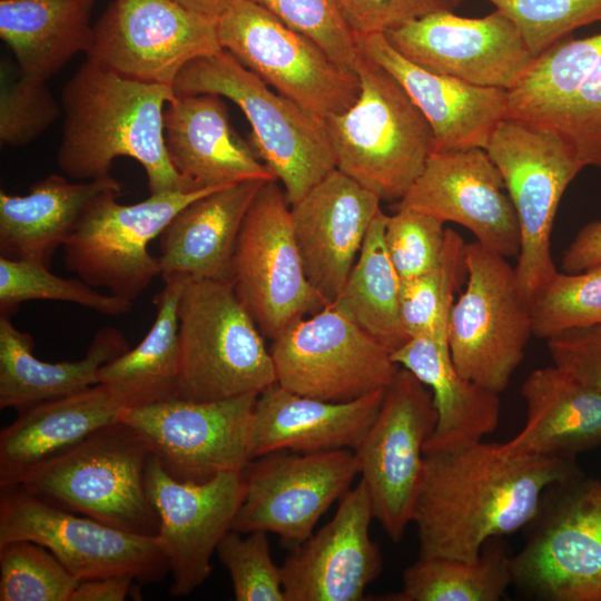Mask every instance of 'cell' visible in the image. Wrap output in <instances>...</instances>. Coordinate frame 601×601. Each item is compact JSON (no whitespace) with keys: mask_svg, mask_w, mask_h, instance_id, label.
Masks as SVG:
<instances>
[{"mask_svg":"<svg viewBox=\"0 0 601 601\" xmlns=\"http://www.w3.org/2000/svg\"><path fill=\"white\" fill-rule=\"evenodd\" d=\"M511 558L512 585L541 601H601V480L548 485Z\"/></svg>","mask_w":601,"mask_h":601,"instance_id":"obj_7","label":"cell"},{"mask_svg":"<svg viewBox=\"0 0 601 601\" xmlns=\"http://www.w3.org/2000/svg\"><path fill=\"white\" fill-rule=\"evenodd\" d=\"M307 36L334 60L354 69L359 56L355 29L337 0H249Z\"/></svg>","mask_w":601,"mask_h":601,"instance_id":"obj_43","label":"cell"},{"mask_svg":"<svg viewBox=\"0 0 601 601\" xmlns=\"http://www.w3.org/2000/svg\"><path fill=\"white\" fill-rule=\"evenodd\" d=\"M518 28L533 57L601 21V0H487Z\"/></svg>","mask_w":601,"mask_h":601,"instance_id":"obj_42","label":"cell"},{"mask_svg":"<svg viewBox=\"0 0 601 601\" xmlns=\"http://www.w3.org/2000/svg\"><path fill=\"white\" fill-rule=\"evenodd\" d=\"M387 217L382 209L375 215L346 283L329 306L393 353L410 338L400 317L401 278L384 240Z\"/></svg>","mask_w":601,"mask_h":601,"instance_id":"obj_35","label":"cell"},{"mask_svg":"<svg viewBox=\"0 0 601 601\" xmlns=\"http://www.w3.org/2000/svg\"><path fill=\"white\" fill-rule=\"evenodd\" d=\"M47 81L20 75L0 92V144L24 146L51 126L62 111Z\"/></svg>","mask_w":601,"mask_h":601,"instance_id":"obj_46","label":"cell"},{"mask_svg":"<svg viewBox=\"0 0 601 601\" xmlns=\"http://www.w3.org/2000/svg\"><path fill=\"white\" fill-rule=\"evenodd\" d=\"M601 264V219L585 224L563 253L561 268L578 273Z\"/></svg>","mask_w":601,"mask_h":601,"instance_id":"obj_50","label":"cell"},{"mask_svg":"<svg viewBox=\"0 0 601 601\" xmlns=\"http://www.w3.org/2000/svg\"><path fill=\"white\" fill-rule=\"evenodd\" d=\"M466 278V243L459 233L446 228L439 265L421 276L401 280L400 317L406 336L447 339L454 296Z\"/></svg>","mask_w":601,"mask_h":601,"instance_id":"obj_38","label":"cell"},{"mask_svg":"<svg viewBox=\"0 0 601 601\" xmlns=\"http://www.w3.org/2000/svg\"><path fill=\"white\" fill-rule=\"evenodd\" d=\"M466 265L465 289L449 317L451 359L463 377L500 394L533 336L530 307L506 257L474 240L466 244Z\"/></svg>","mask_w":601,"mask_h":601,"instance_id":"obj_9","label":"cell"},{"mask_svg":"<svg viewBox=\"0 0 601 601\" xmlns=\"http://www.w3.org/2000/svg\"><path fill=\"white\" fill-rule=\"evenodd\" d=\"M339 6L342 7L347 20L349 21L351 12H352V0H337Z\"/></svg>","mask_w":601,"mask_h":601,"instance_id":"obj_53","label":"cell"},{"mask_svg":"<svg viewBox=\"0 0 601 601\" xmlns=\"http://www.w3.org/2000/svg\"><path fill=\"white\" fill-rule=\"evenodd\" d=\"M242 533L229 530L218 543L216 553L227 569L237 601H286L280 566L269 552L267 532Z\"/></svg>","mask_w":601,"mask_h":601,"instance_id":"obj_44","label":"cell"},{"mask_svg":"<svg viewBox=\"0 0 601 601\" xmlns=\"http://www.w3.org/2000/svg\"><path fill=\"white\" fill-rule=\"evenodd\" d=\"M512 554L502 536L487 540L477 559L418 558L405 569L401 591L387 601H499L512 585Z\"/></svg>","mask_w":601,"mask_h":601,"instance_id":"obj_37","label":"cell"},{"mask_svg":"<svg viewBox=\"0 0 601 601\" xmlns=\"http://www.w3.org/2000/svg\"><path fill=\"white\" fill-rule=\"evenodd\" d=\"M485 150L518 216L521 247L514 269L530 307L558 272L551 252L555 214L565 189L584 167L558 134L510 118L499 122Z\"/></svg>","mask_w":601,"mask_h":601,"instance_id":"obj_8","label":"cell"},{"mask_svg":"<svg viewBox=\"0 0 601 601\" xmlns=\"http://www.w3.org/2000/svg\"><path fill=\"white\" fill-rule=\"evenodd\" d=\"M231 282L186 278L178 304V397L214 402L276 383L270 351Z\"/></svg>","mask_w":601,"mask_h":601,"instance_id":"obj_6","label":"cell"},{"mask_svg":"<svg viewBox=\"0 0 601 601\" xmlns=\"http://www.w3.org/2000/svg\"><path fill=\"white\" fill-rule=\"evenodd\" d=\"M445 231L444 221L415 209L397 207L387 217L385 246L401 280L421 276L439 265Z\"/></svg>","mask_w":601,"mask_h":601,"instance_id":"obj_45","label":"cell"},{"mask_svg":"<svg viewBox=\"0 0 601 601\" xmlns=\"http://www.w3.org/2000/svg\"><path fill=\"white\" fill-rule=\"evenodd\" d=\"M545 130L562 137L583 167L601 171V52L575 97Z\"/></svg>","mask_w":601,"mask_h":601,"instance_id":"obj_47","label":"cell"},{"mask_svg":"<svg viewBox=\"0 0 601 601\" xmlns=\"http://www.w3.org/2000/svg\"><path fill=\"white\" fill-rule=\"evenodd\" d=\"M186 278H164V288L154 297L156 317L145 338L100 368L99 383L125 408L178 397V304Z\"/></svg>","mask_w":601,"mask_h":601,"instance_id":"obj_34","label":"cell"},{"mask_svg":"<svg viewBox=\"0 0 601 601\" xmlns=\"http://www.w3.org/2000/svg\"><path fill=\"white\" fill-rule=\"evenodd\" d=\"M384 35L420 67L482 87L510 90L535 59L518 28L499 10L482 18L436 11Z\"/></svg>","mask_w":601,"mask_h":601,"instance_id":"obj_19","label":"cell"},{"mask_svg":"<svg viewBox=\"0 0 601 601\" xmlns=\"http://www.w3.org/2000/svg\"><path fill=\"white\" fill-rule=\"evenodd\" d=\"M601 52V32L563 39L532 62L508 90L505 118L548 129L575 97Z\"/></svg>","mask_w":601,"mask_h":601,"instance_id":"obj_36","label":"cell"},{"mask_svg":"<svg viewBox=\"0 0 601 601\" xmlns=\"http://www.w3.org/2000/svg\"><path fill=\"white\" fill-rule=\"evenodd\" d=\"M580 472L577 460L508 455L482 440L424 447L412 518L418 558L477 559L487 540L525 526L548 485Z\"/></svg>","mask_w":601,"mask_h":601,"instance_id":"obj_1","label":"cell"},{"mask_svg":"<svg viewBox=\"0 0 601 601\" xmlns=\"http://www.w3.org/2000/svg\"><path fill=\"white\" fill-rule=\"evenodd\" d=\"M221 49L216 21L174 0H112L93 26L87 58L173 87L189 62Z\"/></svg>","mask_w":601,"mask_h":601,"instance_id":"obj_18","label":"cell"},{"mask_svg":"<svg viewBox=\"0 0 601 601\" xmlns=\"http://www.w3.org/2000/svg\"><path fill=\"white\" fill-rule=\"evenodd\" d=\"M358 473L355 453L348 449L279 450L257 456L243 471L245 495L231 530L272 532L298 544L313 534L319 518Z\"/></svg>","mask_w":601,"mask_h":601,"instance_id":"obj_17","label":"cell"},{"mask_svg":"<svg viewBox=\"0 0 601 601\" xmlns=\"http://www.w3.org/2000/svg\"><path fill=\"white\" fill-rule=\"evenodd\" d=\"M173 87L121 75L87 60L61 95L63 130L59 168L78 180L110 176L119 157L138 161L150 195L194 188L171 165L164 138V112L176 98Z\"/></svg>","mask_w":601,"mask_h":601,"instance_id":"obj_2","label":"cell"},{"mask_svg":"<svg viewBox=\"0 0 601 601\" xmlns=\"http://www.w3.org/2000/svg\"><path fill=\"white\" fill-rule=\"evenodd\" d=\"M354 70L357 98L324 120L336 168L381 200L400 201L433 151L432 128L401 83L361 49Z\"/></svg>","mask_w":601,"mask_h":601,"instance_id":"obj_3","label":"cell"},{"mask_svg":"<svg viewBox=\"0 0 601 601\" xmlns=\"http://www.w3.org/2000/svg\"><path fill=\"white\" fill-rule=\"evenodd\" d=\"M111 175L70 183L59 175L36 181L26 195L0 191V256L49 266L87 209L104 193L121 190Z\"/></svg>","mask_w":601,"mask_h":601,"instance_id":"obj_30","label":"cell"},{"mask_svg":"<svg viewBox=\"0 0 601 601\" xmlns=\"http://www.w3.org/2000/svg\"><path fill=\"white\" fill-rule=\"evenodd\" d=\"M42 299L69 302L112 316L132 308V302L98 293L80 278H62L45 265L0 256L1 315L10 316L21 303Z\"/></svg>","mask_w":601,"mask_h":601,"instance_id":"obj_39","label":"cell"},{"mask_svg":"<svg viewBox=\"0 0 601 601\" xmlns=\"http://www.w3.org/2000/svg\"><path fill=\"white\" fill-rule=\"evenodd\" d=\"M504 190L502 175L485 149L433 151L397 207L459 224L482 246L518 257L520 227Z\"/></svg>","mask_w":601,"mask_h":601,"instance_id":"obj_21","label":"cell"},{"mask_svg":"<svg viewBox=\"0 0 601 601\" xmlns=\"http://www.w3.org/2000/svg\"><path fill=\"white\" fill-rule=\"evenodd\" d=\"M546 345L553 365L601 393V325L564 331Z\"/></svg>","mask_w":601,"mask_h":601,"instance_id":"obj_48","label":"cell"},{"mask_svg":"<svg viewBox=\"0 0 601 601\" xmlns=\"http://www.w3.org/2000/svg\"><path fill=\"white\" fill-rule=\"evenodd\" d=\"M381 201L336 168L290 206L306 277L328 306L342 292Z\"/></svg>","mask_w":601,"mask_h":601,"instance_id":"obj_23","label":"cell"},{"mask_svg":"<svg viewBox=\"0 0 601 601\" xmlns=\"http://www.w3.org/2000/svg\"><path fill=\"white\" fill-rule=\"evenodd\" d=\"M33 338L0 316V408L18 412L99 384L100 368L129 349L115 327L100 328L79 361L50 363L33 354Z\"/></svg>","mask_w":601,"mask_h":601,"instance_id":"obj_32","label":"cell"},{"mask_svg":"<svg viewBox=\"0 0 601 601\" xmlns=\"http://www.w3.org/2000/svg\"><path fill=\"white\" fill-rule=\"evenodd\" d=\"M173 88L176 95L213 93L237 105L250 125V145L290 206L336 169L325 121L272 90L225 49L189 62Z\"/></svg>","mask_w":601,"mask_h":601,"instance_id":"obj_5","label":"cell"},{"mask_svg":"<svg viewBox=\"0 0 601 601\" xmlns=\"http://www.w3.org/2000/svg\"><path fill=\"white\" fill-rule=\"evenodd\" d=\"M136 579L128 573L110 574L79 581L71 601H124Z\"/></svg>","mask_w":601,"mask_h":601,"instance_id":"obj_51","label":"cell"},{"mask_svg":"<svg viewBox=\"0 0 601 601\" xmlns=\"http://www.w3.org/2000/svg\"><path fill=\"white\" fill-rule=\"evenodd\" d=\"M374 519L363 481L342 497L333 519L296 544L280 566L286 601H361L382 571L370 538Z\"/></svg>","mask_w":601,"mask_h":601,"instance_id":"obj_22","label":"cell"},{"mask_svg":"<svg viewBox=\"0 0 601 601\" xmlns=\"http://www.w3.org/2000/svg\"><path fill=\"white\" fill-rule=\"evenodd\" d=\"M436 421L431 391L400 366L385 390L377 416L354 450L374 519L395 543L412 523L424 445Z\"/></svg>","mask_w":601,"mask_h":601,"instance_id":"obj_15","label":"cell"},{"mask_svg":"<svg viewBox=\"0 0 601 601\" xmlns=\"http://www.w3.org/2000/svg\"><path fill=\"white\" fill-rule=\"evenodd\" d=\"M392 359L432 393L437 421L424 447H454L481 441L499 425V393L463 377L454 367L447 339L417 336L394 351Z\"/></svg>","mask_w":601,"mask_h":601,"instance_id":"obj_31","label":"cell"},{"mask_svg":"<svg viewBox=\"0 0 601 601\" xmlns=\"http://www.w3.org/2000/svg\"><path fill=\"white\" fill-rule=\"evenodd\" d=\"M532 334L549 339L564 331L601 325V264L556 272L530 304Z\"/></svg>","mask_w":601,"mask_h":601,"instance_id":"obj_40","label":"cell"},{"mask_svg":"<svg viewBox=\"0 0 601 601\" xmlns=\"http://www.w3.org/2000/svg\"><path fill=\"white\" fill-rule=\"evenodd\" d=\"M221 187L155 194L132 205L117 201L121 190L104 193L63 244L66 268L93 288L134 302L161 275L149 243L186 205Z\"/></svg>","mask_w":601,"mask_h":601,"instance_id":"obj_12","label":"cell"},{"mask_svg":"<svg viewBox=\"0 0 601 601\" xmlns=\"http://www.w3.org/2000/svg\"><path fill=\"white\" fill-rule=\"evenodd\" d=\"M93 1L0 0V37L20 75L47 81L76 55H88Z\"/></svg>","mask_w":601,"mask_h":601,"instance_id":"obj_33","label":"cell"},{"mask_svg":"<svg viewBox=\"0 0 601 601\" xmlns=\"http://www.w3.org/2000/svg\"><path fill=\"white\" fill-rule=\"evenodd\" d=\"M216 27L223 49L323 120L346 110L358 96L354 69L249 0H234Z\"/></svg>","mask_w":601,"mask_h":601,"instance_id":"obj_10","label":"cell"},{"mask_svg":"<svg viewBox=\"0 0 601 601\" xmlns=\"http://www.w3.org/2000/svg\"><path fill=\"white\" fill-rule=\"evenodd\" d=\"M385 390L351 402L334 403L298 395L277 382L272 384L256 400L253 459L279 450L354 451L377 416Z\"/></svg>","mask_w":601,"mask_h":601,"instance_id":"obj_26","label":"cell"},{"mask_svg":"<svg viewBox=\"0 0 601 601\" xmlns=\"http://www.w3.org/2000/svg\"><path fill=\"white\" fill-rule=\"evenodd\" d=\"M124 405L102 384L19 412L0 432V489L120 420Z\"/></svg>","mask_w":601,"mask_h":601,"instance_id":"obj_29","label":"cell"},{"mask_svg":"<svg viewBox=\"0 0 601 601\" xmlns=\"http://www.w3.org/2000/svg\"><path fill=\"white\" fill-rule=\"evenodd\" d=\"M146 486L159 515L158 540L171 573L170 594L186 597L209 578L211 556L231 530L245 495L243 472L183 483L169 476L152 454Z\"/></svg>","mask_w":601,"mask_h":601,"instance_id":"obj_20","label":"cell"},{"mask_svg":"<svg viewBox=\"0 0 601 601\" xmlns=\"http://www.w3.org/2000/svg\"><path fill=\"white\" fill-rule=\"evenodd\" d=\"M0 494V545L29 540L78 579L128 573L145 584L170 573L158 536H142L38 499L17 486Z\"/></svg>","mask_w":601,"mask_h":601,"instance_id":"obj_14","label":"cell"},{"mask_svg":"<svg viewBox=\"0 0 601 601\" xmlns=\"http://www.w3.org/2000/svg\"><path fill=\"white\" fill-rule=\"evenodd\" d=\"M269 351L282 387L334 403L385 390L400 367L383 344L332 306L292 323Z\"/></svg>","mask_w":601,"mask_h":601,"instance_id":"obj_13","label":"cell"},{"mask_svg":"<svg viewBox=\"0 0 601 601\" xmlns=\"http://www.w3.org/2000/svg\"><path fill=\"white\" fill-rule=\"evenodd\" d=\"M526 404L523 428L501 452L513 456L577 460L601 446V393L555 365L536 368L521 388Z\"/></svg>","mask_w":601,"mask_h":601,"instance_id":"obj_27","label":"cell"},{"mask_svg":"<svg viewBox=\"0 0 601 601\" xmlns=\"http://www.w3.org/2000/svg\"><path fill=\"white\" fill-rule=\"evenodd\" d=\"M164 138L171 165L194 189L276 179L234 130L220 96L177 95L164 112Z\"/></svg>","mask_w":601,"mask_h":601,"instance_id":"obj_25","label":"cell"},{"mask_svg":"<svg viewBox=\"0 0 601 601\" xmlns=\"http://www.w3.org/2000/svg\"><path fill=\"white\" fill-rule=\"evenodd\" d=\"M267 180L208 193L179 210L159 236L162 279L183 276L233 283V256L245 215Z\"/></svg>","mask_w":601,"mask_h":601,"instance_id":"obj_28","label":"cell"},{"mask_svg":"<svg viewBox=\"0 0 601 601\" xmlns=\"http://www.w3.org/2000/svg\"><path fill=\"white\" fill-rule=\"evenodd\" d=\"M356 35L359 49L401 83L428 121L433 151L486 149L505 118L508 90L426 70L395 50L383 32Z\"/></svg>","mask_w":601,"mask_h":601,"instance_id":"obj_24","label":"cell"},{"mask_svg":"<svg viewBox=\"0 0 601 601\" xmlns=\"http://www.w3.org/2000/svg\"><path fill=\"white\" fill-rule=\"evenodd\" d=\"M79 581L36 542L17 540L0 545V601H71Z\"/></svg>","mask_w":601,"mask_h":601,"instance_id":"obj_41","label":"cell"},{"mask_svg":"<svg viewBox=\"0 0 601 601\" xmlns=\"http://www.w3.org/2000/svg\"><path fill=\"white\" fill-rule=\"evenodd\" d=\"M465 0H352L349 23L359 33L383 32L425 14L453 11Z\"/></svg>","mask_w":601,"mask_h":601,"instance_id":"obj_49","label":"cell"},{"mask_svg":"<svg viewBox=\"0 0 601 601\" xmlns=\"http://www.w3.org/2000/svg\"><path fill=\"white\" fill-rule=\"evenodd\" d=\"M258 394L214 402L179 397L125 408L120 421L148 443L166 473L183 483H205L243 472L253 460Z\"/></svg>","mask_w":601,"mask_h":601,"instance_id":"obj_16","label":"cell"},{"mask_svg":"<svg viewBox=\"0 0 601 601\" xmlns=\"http://www.w3.org/2000/svg\"><path fill=\"white\" fill-rule=\"evenodd\" d=\"M235 293L265 338L328 304L308 282L290 205L277 179L265 181L243 220L233 256Z\"/></svg>","mask_w":601,"mask_h":601,"instance_id":"obj_11","label":"cell"},{"mask_svg":"<svg viewBox=\"0 0 601 601\" xmlns=\"http://www.w3.org/2000/svg\"><path fill=\"white\" fill-rule=\"evenodd\" d=\"M152 451L120 420L28 471L12 486L61 509L142 536H158L146 475Z\"/></svg>","mask_w":601,"mask_h":601,"instance_id":"obj_4","label":"cell"},{"mask_svg":"<svg viewBox=\"0 0 601 601\" xmlns=\"http://www.w3.org/2000/svg\"><path fill=\"white\" fill-rule=\"evenodd\" d=\"M198 14L217 22L219 17L229 8L234 0H174Z\"/></svg>","mask_w":601,"mask_h":601,"instance_id":"obj_52","label":"cell"}]
</instances>
